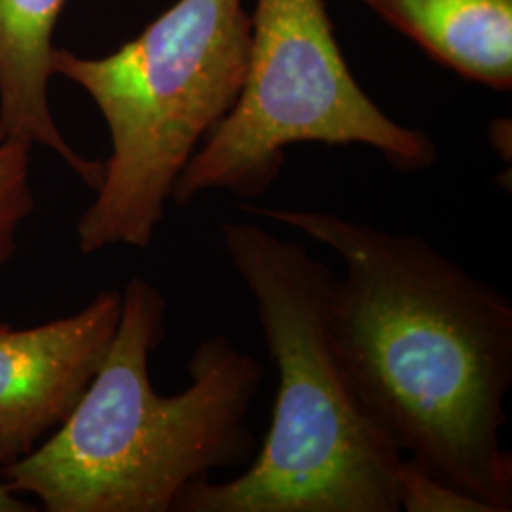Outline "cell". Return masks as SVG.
Segmentation results:
<instances>
[{"mask_svg": "<svg viewBox=\"0 0 512 512\" xmlns=\"http://www.w3.org/2000/svg\"><path fill=\"white\" fill-rule=\"evenodd\" d=\"M165 311L152 283L129 279L107 357L73 414L2 469L12 492L48 512H167L190 484L247 459L262 366L230 338L209 336L188 361L190 385L160 395L148 361Z\"/></svg>", "mask_w": 512, "mask_h": 512, "instance_id": "obj_2", "label": "cell"}, {"mask_svg": "<svg viewBox=\"0 0 512 512\" xmlns=\"http://www.w3.org/2000/svg\"><path fill=\"white\" fill-rule=\"evenodd\" d=\"M490 141L501 158H511V120L497 118L490 124Z\"/></svg>", "mask_w": 512, "mask_h": 512, "instance_id": "obj_11", "label": "cell"}, {"mask_svg": "<svg viewBox=\"0 0 512 512\" xmlns=\"http://www.w3.org/2000/svg\"><path fill=\"white\" fill-rule=\"evenodd\" d=\"M442 67L512 90V0H361Z\"/></svg>", "mask_w": 512, "mask_h": 512, "instance_id": "obj_8", "label": "cell"}, {"mask_svg": "<svg viewBox=\"0 0 512 512\" xmlns=\"http://www.w3.org/2000/svg\"><path fill=\"white\" fill-rule=\"evenodd\" d=\"M27 509L29 507H25L6 484H0V512H23Z\"/></svg>", "mask_w": 512, "mask_h": 512, "instance_id": "obj_12", "label": "cell"}, {"mask_svg": "<svg viewBox=\"0 0 512 512\" xmlns=\"http://www.w3.org/2000/svg\"><path fill=\"white\" fill-rule=\"evenodd\" d=\"M31 148L23 141L0 143V268L16 255L19 230L35 213Z\"/></svg>", "mask_w": 512, "mask_h": 512, "instance_id": "obj_9", "label": "cell"}, {"mask_svg": "<svg viewBox=\"0 0 512 512\" xmlns=\"http://www.w3.org/2000/svg\"><path fill=\"white\" fill-rule=\"evenodd\" d=\"M251 44L243 0H177L105 57L55 50L54 74L92 97L110 150L78 249H147L179 175L238 99Z\"/></svg>", "mask_w": 512, "mask_h": 512, "instance_id": "obj_4", "label": "cell"}, {"mask_svg": "<svg viewBox=\"0 0 512 512\" xmlns=\"http://www.w3.org/2000/svg\"><path fill=\"white\" fill-rule=\"evenodd\" d=\"M69 0H0V143L23 141L52 150L74 175L97 190L103 164L80 156L50 109L55 25Z\"/></svg>", "mask_w": 512, "mask_h": 512, "instance_id": "obj_7", "label": "cell"}, {"mask_svg": "<svg viewBox=\"0 0 512 512\" xmlns=\"http://www.w3.org/2000/svg\"><path fill=\"white\" fill-rule=\"evenodd\" d=\"M220 234L255 300L279 384L251 467L228 482L190 484L173 511H401L404 454L366 412L332 346L329 266L251 220H226Z\"/></svg>", "mask_w": 512, "mask_h": 512, "instance_id": "obj_3", "label": "cell"}, {"mask_svg": "<svg viewBox=\"0 0 512 512\" xmlns=\"http://www.w3.org/2000/svg\"><path fill=\"white\" fill-rule=\"evenodd\" d=\"M329 247L327 321L349 384L395 446L454 488L512 511L503 446L512 385V304L425 239L329 211L241 203Z\"/></svg>", "mask_w": 512, "mask_h": 512, "instance_id": "obj_1", "label": "cell"}, {"mask_svg": "<svg viewBox=\"0 0 512 512\" xmlns=\"http://www.w3.org/2000/svg\"><path fill=\"white\" fill-rule=\"evenodd\" d=\"M300 143L374 148L399 171L437 158L427 133L391 120L359 86L325 0H256L238 99L184 167L171 202L186 207L211 190L258 198Z\"/></svg>", "mask_w": 512, "mask_h": 512, "instance_id": "obj_5", "label": "cell"}, {"mask_svg": "<svg viewBox=\"0 0 512 512\" xmlns=\"http://www.w3.org/2000/svg\"><path fill=\"white\" fill-rule=\"evenodd\" d=\"M401 511L492 512L473 495L465 494L414 458L403 459L399 469Z\"/></svg>", "mask_w": 512, "mask_h": 512, "instance_id": "obj_10", "label": "cell"}, {"mask_svg": "<svg viewBox=\"0 0 512 512\" xmlns=\"http://www.w3.org/2000/svg\"><path fill=\"white\" fill-rule=\"evenodd\" d=\"M6 329H10V327H8L6 323H2V321H0V332H4Z\"/></svg>", "mask_w": 512, "mask_h": 512, "instance_id": "obj_13", "label": "cell"}, {"mask_svg": "<svg viewBox=\"0 0 512 512\" xmlns=\"http://www.w3.org/2000/svg\"><path fill=\"white\" fill-rule=\"evenodd\" d=\"M120 308V291H101L69 317L0 332V469L35 452L73 414L107 357Z\"/></svg>", "mask_w": 512, "mask_h": 512, "instance_id": "obj_6", "label": "cell"}]
</instances>
